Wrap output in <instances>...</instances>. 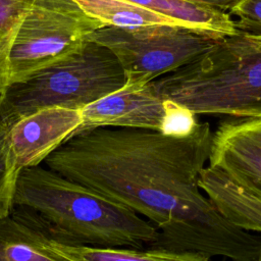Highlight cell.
Here are the masks:
<instances>
[{
  "label": "cell",
  "instance_id": "17",
  "mask_svg": "<svg viewBox=\"0 0 261 261\" xmlns=\"http://www.w3.org/2000/svg\"><path fill=\"white\" fill-rule=\"evenodd\" d=\"M229 14L238 16L234 20L238 31L261 35V0H240Z\"/></svg>",
  "mask_w": 261,
  "mask_h": 261
},
{
  "label": "cell",
  "instance_id": "18",
  "mask_svg": "<svg viewBox=\"0 0 261 261\" xmlns=\"http://www.w3.org/2000/svg\"><path fill=\"white\" fill-rule=\"evenodd\" d=\"M186 1H190V2H194V3H198V4H202V5H207L222 11H229V9L236 4L238 3L240 0H186Z\"/></svg>",
  "mask_w": 261,
  "mask_h": 261
},
{
  "label": "cell",
  "instance_id": "14",
  "mask_svg": "<svg viewBox=\"0 0 261 261\" xmlns=\"http://www.w3.org/2000/svg\"><path fill=\"white\" fill-rule=\"evenodd\" d=\"M74 1L86 13L109 27L139 28L155 24H170L190 28L181 21L165 16L128 0Z\"/></svg>",
  "mask_w": 261,
  "mask_h": 261
},
{
  "label": "cell",
  "instance_id": "5",
  "mask_svg": "<svg viewBox=\"0 0 261 261\" xmlns=\"http://www.w3.org/2000/svg\"><path fill=\"white\" fill-rule=\"evenodd\" d=\"M87 40L107 47L118 59L126 80L149 83L199 58L217 38L181 25L102 27Z\"/></svg>",
  "mask_w": 261,
  "mask_h": 261
},
{
  "label": "cell",
  "instance_id": "15",
  "mask_svg": "<svg viewBox=\"0 0 261 261\" xmlns=\"http://www.w3.org/2000/svg\"><path fill=\"white\" fill-rule=\"evenodd\" d=\"M34 0H0V94L8 86L10 54Z\"/></svg>",
  "mask_w": 261,
  "mask_h": 261
},
{
  "label": "cell",
  "instance_id": "19",
  "mask_svg": "<svg viewBox=\"0 0 261 261\" xmlns=\"http://www.w3.org/2000/svg\"><path fill=\"white\" fill-rule=\"evenodd\" d=\"M257 261H261V253H260V256H259V258H258Z\"/></svg>",
  "mask_w": 261,
  "mask_h": 261
},
{
  "label": "cell",
  "instance_id": "10",
  "mask_svg": "<svg viewBox=\"0 0 261 261\" xmlns=\"http://www.w3.org/2000/svg\"><path fill=\"white\" fill-rule=\"evenodd\" d=\"M199 186L216 210L236 226L261 232V203L233 186L213 167L205 166Z\"/></svg>",
  "mask_w": 261,
  "mask_h": 261
},
{
  "label": "cell",
  "instance_id": "9",
  "mask_svg": "<svg viewBox=\"0 0 261 261\" xmlns=\"http://www.w3.org/2000/svg\"><path fill=\"white\" fill-rule=\"evenodd\" d=\"M82 109L49 107L15 121L7 130L11 161L19 173L40 165L83 125Z\"/></svg>",
  "mask_w": 261,
  "mask_h": 261
},
{
  "label": "cell",
  "instance_id": "7",
  "mask_svg": "<svg viewBox=\"0 0 261 261\" xmlns=\"http://www.w3.org/2000/svg\"><path fill=\"white\" fill-rule=\"evenodd\" d=\"M82 114L84 122L79 130L100 126L124 127L181 137L192 134L199 125L197 114L163 98L152 82L126 80L121 89L83 108Z\"/></svg>",
  "mask_w": 261,
  "mask_h": 261
},
{
  "label": "cell",
  "instance_id": "4",
  "mask_svg": "<svg viewBox=\"0 0 261 261\" xmlns=\"http://www.w3.org/2000/svg\"><path fill=\"white\" fill-rule=\"evenodd\" d=\"M125 83L126 74L115 55L87 40L71 54L7 86L0 94V120L8 128L44 108L83 109Z\"/></svg>",
  "mask_w": 261,
  "mask_h": 261
},
{
  "label": "cell",
  "instance_id": "11",
  "mask_svg": "<svg viewBox=\"0 0 261 261\" xmlns=\"http://www.w3.org/2000/svg\"><path fill=\"white\" fill-rule=\"evenodd\" d=\"M49 233L13 213L0 217V261H66L48 244Z\"/></svg>",
  "mask_w": 261,
  "mask_h": 261
},
{
  "label": "cell",
  "instance_id": "16",
  "mask_svg": "<svg viewBox=\"0 0 261 261\" xmlns=\"http://www.w3.org/2000/svg\"><path fill=\"white\" fill-rule=\"evenodd\" d=\"M7 130L0 120V217L10 214L14 208V191L19 174L9 154Z\"/></svg>",
  "mask_w": 261,
  "mask_h": 261
},
{
  "label": "cell",
  "instance_id": "2",
  "mask_svg": "<svg viewBox=\"0 0 261 261\" xmlns=\"http://www.w3.org/2000/svg\"><path fill=\"white\" fill-rule=\"evenodd\" d=\"M13 203L38 213L52 238L65 243L142 249L159 237L137 212L41 164L19 172Z\"/></svg>",
  "mask_w": 261,
  "mask_h": 261
},
{
  "label": "cell",
  "instance_id": "8",
  "mask_svg": "<svg viewBox=\"0 0 261 261\" xmlns=\"http://www.w3.org/2000/svg\"><path fill=\"white\" fill-rule=\"evenodd\" d=\"M208 165L261 203V118L222 121L213 134Z\"/></svg>",
  "mask_w": 261,
  "mask_h": 261
},
{
  "label": "cell",
  "instance_id": "1",
  "mask_svg": "<svg viewBox=\"0 0 261 261\" xmlns=\"http://www.w3.org/2000/svg\"><path fill=\"white\" fill-rule=\"evenodd\" d=\"M213 134L91 127L76 132L45 161L61 175L147 217L159 231L151 247L232 261H257L261 238L225 219L201 192Z\"/></svg>",
  "mask_w": 261,
  "mask_h": 261
},
{
  "label": "cell",
  "instance_id": "6",
  "mask_svg": "<svg viewBox=\"0 0 261 261\" xmlns=\"http://www.w3.org/2000/svg\"><path fill=\"white\" fill-rule=\"evenodd\" d=\"M102 27L74 0H34L11 50L8 86L76 51Z\"/></svg>",
  "mask_w": 261,
  "mask_h": 261
},
{
  "label": "cell",
  "instance_id": "3",
  "mask_svg": "<svg viewBox=\"0 0 261 261\" xmlns=\"http://www.w3.org/2000/svg\"><path fill=\"white\" fill-rule=\"evenodd\" d=\"M195 114L261 118V35L239 31L193 62L152 81Z\"/></svg>",
  "mask_w": 261,
  "mask_h": 261
},
{
  "label": "cell",
  "instance_id": "13",
  "mask_svg": "<svg viewBox=\"0 0 261 261\" xmlns=\"http://www.w3.org/2000/svg\"><path fill=\"white\" fill-rule=\"evenodd\" d=\"M153 11L176 19L190 28L217 39L234 35L239 31L226 11L186 0H128Z\"/></svg>",
  "mask_w": 261,
  "mask_h": 261
},
{
  "label": "cell",
  "instance_id": "12",
  "mask_svg": "<svg viewBox=\"0 0 261 261\" xmlns=\"http://www.w3.org/2000/svg\"><path fill=\"white\" fill-rule=\"evenodd\" d=\"M51 249L66 261H210V258L191 252H175L149 248H102L76 245L49 238Z\"/></svg>",
  "mask_w": 261,
  "mask_h": 261
}]
</instances>
